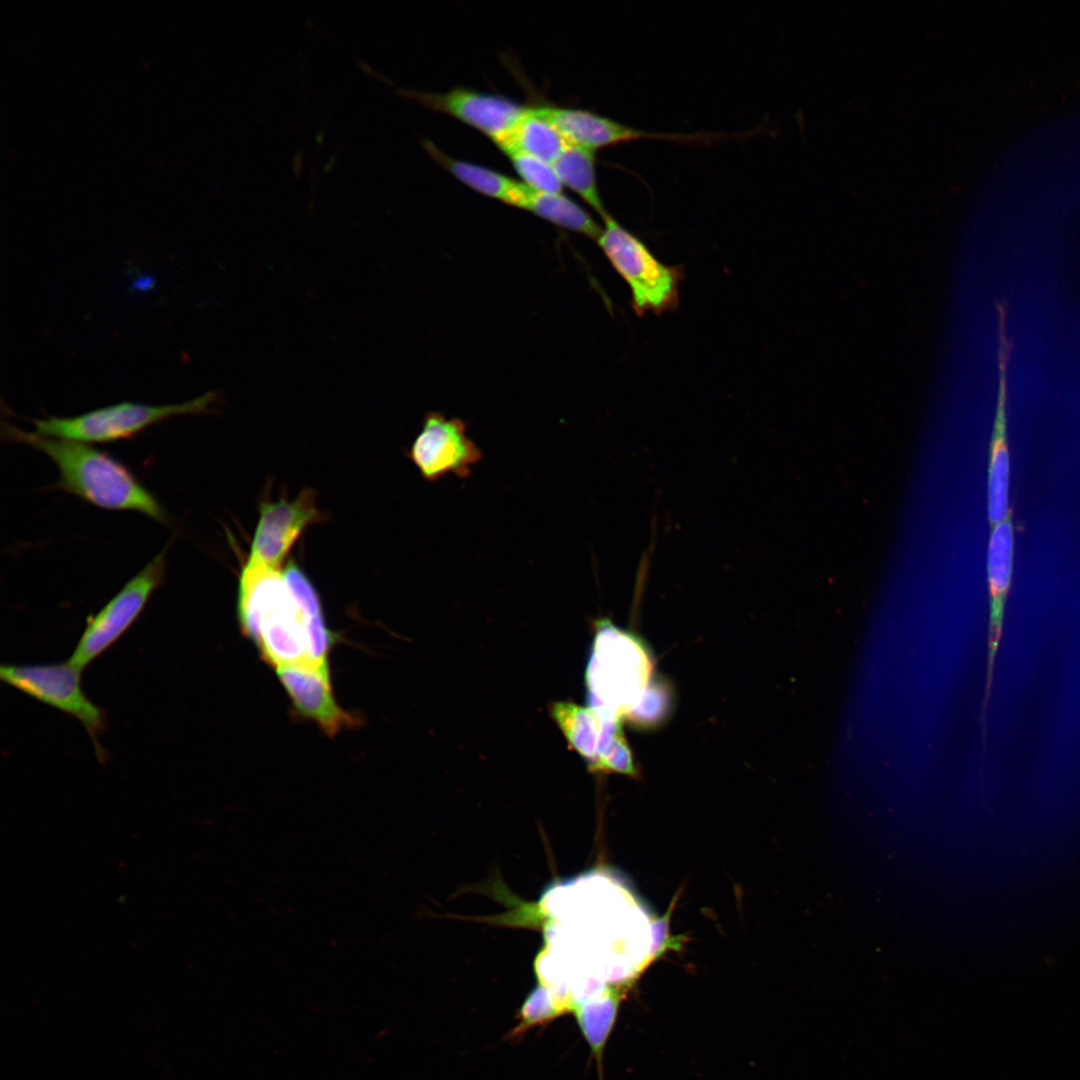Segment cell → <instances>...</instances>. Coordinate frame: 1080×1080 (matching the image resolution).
<instances>
[{"mask_svg":"<svg viewBox=\"0 0 1080 1080\" xmlns=\"http://www.w3.org/2000/svg\"><path fill=\"white\" fill-rule=\"evenodd\" d=\"M247 563L278 569L304 530L324 520L312 489H303L297 498L263 502Z\"/></svg>","mask_w":1080,"mask_h":1080,"instance_id":"cell-10","label":"cell"},{"mask_svg":"<svg viewBox=\"0 0 1080 1080\" xmlns=\"http://www.w3.org/2000/svg\"><path fill=\"white\" fill-rule=\"evenodd\" d=\"M501 151L530 189L542 193H562L563 185L552 164L512 146Z\"/></svg>","mask_w":1080,"mask_h":1080,"instance_id":"cell-21","label":"cell"},{"mask_svg":"<svg viewBox=\"0 0 1080 1080\" xmlns=\"http://www.w3.org/2000/svg\"><path fill=\"white\" fill-rule=\"evenodd\" d=\"M3 683L77 719L88 732L99 759L104 750L99 736L106 728L103 709L94 704L81 686V671L68 661L43 665H5L0 668Z\"/></svg>","mask_w":1080,"mask_h":1080,"instance_id":"cell-7","label":"cell"},{"mask_svg":"<svg viewBox=\"0 0 1080 1080\" xmlns=\"http://www.w3.org/2000/svg\"><path fill=\"white\" fill-rule=\"evenodd\" d=\"M598 245L616 272L627 283L634 311L661 314L679 304L681 266L662 263L633 233L610 214L603 219Z\"/></svg>","mask_w":1080,"mask_h":1080,"instance_id":"cell-4","label":"cell"},{"mask_svg":"<svg viewBox=\"0 0 1080 1080\" xmlns=\"http://www.w3.org/2000/svg\"><path fill=\"white\" fill-rule=\"evenodd\" d=\"M285 582L308 618L323 615L319 594L303 570L290 561L283 572Z\"/></svg>","mask_w":1080,"mask_h":1080,"instance_id":"cell-24","label":"cell"},{"mask_svg":"<svg viewBox=\"0 0 1080 1080\" xmlns=\"http://www.w3.org/2000/svg\"><path fill=\"white\" fill-rule=\"evenodd\" d=\"M292 166L295 175L299 177L303 170V157L300 151L295 152L292 159Z\"/></svg>","mask_w":1080,"mask_h":1080,"instance_id":"cell-26","label":"cell"},{"mask_svg":"<svg viewBox=\"0 0 1080 1080\" xmlns=\"http://www.w3.org/2000/svg\"><path fill=\"white\" fill-rule=\"evenodd\" d=\"M167 549L155 555L101 610L87 617L86 627L67 660L72 666L82 672L140 617L153 592L165 581Z\"/></svg>","mask_w":1080,"mask_h":1080,"instance_id":"cell-6","label":"cell"},{"mask_svg":"<svg viewBox=\"0 0 1080 1080\" xmlns=\"http://www.w3.org/2000/svg\"><path fill=\"white\" fill-rule=\"evenodd\" d=\"M315 138H316V141H317V142H318L319 144H321V143L323 142V138H324V135H323V133H322V132H318Z\"/></svg>","mask_w":1080,"mask_h":1080,"instance_id":"cell-28","label":"cell"},{"mask_svg":"<svg viewBox=\"0 0 1080 1080\" xmlns=\"http://www.w3.org/2000/svg\"><path fill=\"white\" fill-rule=\"evenodd\" d=\"M216 394L207 392L193 400L170 405L135 402L98 408L68 417L33 419L35 433L82 443H108L133 438L144 429L178 415L201 414L209 410Z\"/></svg>","mask_w":1080,"mask_h":1080,"instance_id":"cell-5","label":"cell"},{"mask_svg":"<svg viewBox=\"0 0 1080 1080\" xmlns=\"http://www.w3.org/2000/svg\"><path fill=\"white\" fill-rule=\"evenodd\" d=\"M624 985L609 986L603 993L575 1005L572 1009L578 1026L598 1063L602 1077V1056L615 1025Z\"/></svg>","mask_w":1080,"mask_h":1080,"instance_id":"cell-16","label":"cell"},{"mask_svg":"<svg viewBox=\"0 0 1080 1080\" xmlns=\"http://www.w3.org/2000/svg\"><path fill=\"white\" fill-rule=\"evenodd\" d=\"M550 713L569 746L588 762L589 768L593 769L598 760L602 731L601 716L590 707L569 701L552 703Z\"/></svg>","mask_w":1080,"mask_h":1080,"instance_id":"cell-17","label":"cell"},{"mask_svg":"<svg viewBox=\"0 0 1080 1080\" xmlns=\"http://www.w3.org/2000/svg\"><path fill=\"white\" fill-rule=\"evenodd\" d=\"M336 156H332L331 159L324 165V172L330 171L335 163Z\"/></svg>","mask_w":1080,"mask_h":1080,"instance_id":"cell-27","label":"cell"},{"mask_svg":"<svg viewBox=\"0 0 1080 1080\" xmlns=\"http://www.w3.org/2000/svg\"><path fill=\"white\" fill-rule=\"evenodd\" d=\"M567 145L555 126L538 114L533 106L519 121L511 139L499 149L512 146L553 164Z\"/></svg>","mask_w":1080,"mask_h":1080,"instance_id":"cell-20","label":"cell"},{"mask_svg":"<svg viewBox=\"0 0 1080 1080\" xmlns=\"http://www.w3.org/2000/svg\"><path fill=\"white\" fill-rule=\"evenodd\" d=\"M534 108L538 114L555 126L568 144L594 152L599 148L643 138L679 141L698 139L696 135L640 130L587 110L548 105L534 106Z\"/></svg>","mask_w":1080,"mask_h":1080,"instance_id":"cell-11","label":"cell"},{"mask_svg":"<svg viewBox=\"0 0 1080 1080\" xmlns=\"http://www.w3.org/2000/svg\"><path fill=\"white\" fill-rule=\"evenodd\" d=\"M592 771L616 772L630 776L636 773L632 753L622 730L613 737L600 754Z\"/></svg>","mask_w":1080,"mask_h":1080,"instance_id":"cell-25","label":"cell"},{"mask_svg":"<svg viewBox=\"0 0 1080 1080\" xmlns=\"http://www.w3.org/2000/svg\"><path fill=\"white\" fill-rule=\"evenodd\" d=\"M398 93L468 124L498 147L511 139L514 129L529 108L502 96L465 88H454L445 93L399 89Z\"/></svg>","mask_w":1080,"mask_h":1080,"instance_id":"cell-9","label":"cell"},{"mask_svg":"<svg viewBox=\"0 0 1080 1080\" xmlns=\"http://www.w3.org/2000/svg\"><path fill=\"white\" fill-rule=\"evenodd\" d=\"M552 165L562 185L576 192L602 219L609 214L598 188L594 151L568 144Z\"/></svg>","mask_w":1080,"mask_h":1080,"instance_id":"cell-18","label":"cell"},{"mask_svg":"<svg viewBox=\"0 0 1080 1080\" xmlns=\"http://www.w3.org/2000/svg\"><path fill=\"white\" fill-rule=\"evenodd\" d=\"M3 437L27 444L46 454L58 467L55 488L109 510H133L168 524L167 512L133 475L108 453L87 443L30 433L3 423Z\"/></svg>","mask_w":1080,"mask_h":1080,"instance_id":"cell-1","label":"cell"},{"mask_svg":"<svg viewBox=\"0 0 1080 1080\" xmlns=\"http://www.w3.org/2000/svg\"><path fill=\"white\" fill-rule=\"evenodd\" d=\"M276 672L296 710L314 720L329 736L336 735L344 728L359 725V718L337 704L332 694L330 679L294 666L277 667Z\"/></svg>","mask_w":1080,"mask_h":1080,"instance_id":"cell-13","label":"cell"},{"mask_svg":"<svg viewBox=\"0 0 1080 1080\" xmlns=\"http://www.w3.org/2000/svg\"><path fill=\"white\" fill-rule=\"evenodd\" d=\"M408 456L426 481L436 482L449 474L467 478L483 455L468 437L464 421L430 412L425 416Z\"/></svg>","mask_w":1080,"mask_h":1080,"instance_id":"cell-8","label":"cell"},{"mask_svg":"<svg viewBox=\"0 0 1080 1080\" xmlns=\"http://www.w3.org/2000/svg\"><path fill=\"white\" fill-rule=\"evenodd\" d=\"M1014 556V529L1012 514L991 527L987 553V576L990 594L989 645L986 677L987 699L993 678L996 652L999 647L1005 603L1011 583Z\"/></svg>","mask_w":1080,"mask_h":1080,"instance_id":"cell-12","label":"cell"},{"mask_svg":"<svg viewBox=\"0 0 1080 1080\" xmlns=\"http://www.w3.org/2000/svg\"><path fill=\"white\" fill-rule=\"evenodd\" d=\"M651 673V659L638 639L608 619L596 622L586 670L588 707L601 715L621 719L646 691Z\"/></svg>","mask_w":1080,"mask_h":1080,"instance_id":"cell-3","label":"cell"},{"mask_svg":"<svg viewBox=\"0 0 1080 1080\" xmlns=\"http://www.w3.org/2000/svg\"><path fill=\"white\" fill-rule=\"evenodd\" d=\"M552 991L538 985L525 999L519 1010V1023L511 1032L512 1037H519L532 1027L544 1025L565 1014Z\"/></svg>","mask_w":1080,"mask_h":1080,"instance_id":"cell-22","label":"cell"},{"mask_svg":"<svg viewBox=\"0 0 1080 1080\" xmlns=\"http://www.w3.org/2000/svg\"><path fill=\"white\" fill-rule=\"evenodd\" d=\"M524 209L596 241L602 232V227L585 209L562 193L550 194L530 189Z\"/></svg>","mask_w":1080,"mask_h":1080,"instance_id":"cell-19","label":"cell"},{"mask_svg":"<svg viewBox=\"0 0 1080 1080\" xmlns=\"http://www.w3.org/2000/svg\"><path fill=\"white\" fill-rule=\"evenodd\" d=\"M670 704V692L661 682L650 683L638 701L627 713V718L640 725L649 726L661 721Z\"/></svg>","mask_w":1080,"mask_h":1080,"instance_id":"cell-23","label":"cell"},{"mask_svg":"<svg viewBox=\"0 0 1080 1080\" xmlns=\"http://www.w3.org/2000/svg\"><path fill=\"white\" fill-rule=\"evenodd\" d=\"M427 153L455 178L471 189L508 205L524 209L530 188L493 169L453 158L433 142L422 141Z\"/></svg>","mask_w":1080,"mask_h":1080,"instance_id":"cell-15","label":"cell"},{"mask_svg":"<svg viewBox=\"0 0 1080 1080\" xmlns=\"http://www.w3.org/2000/svg\"><path fill=\"white\" fill-rule=\"evenodd\" d=\"M237 616L241 632L255 643L266 662L276 668L314 671L309 618L278 569L245 564L239 577Z\"/></svg>","mask_w":1080,"mask_h":1080,"instance_id":"cell-2","label":"cell"},{"mask_svg":"<svg viewBox=\"0 0 1080 1080\" xmlns=\"http://www.w3.org/2000/svg\"><path fill=\"white\" fill-rule=\"evenodd\" d=\"M1007 369L1003 348L999 353V383L988 468V519L991 527L1009 510V451L1007 446Z\"/></svg>","mask_w":1080,"mask_h":1080,"instance_id":"cell-14","label":"cell"}]
</instances>
